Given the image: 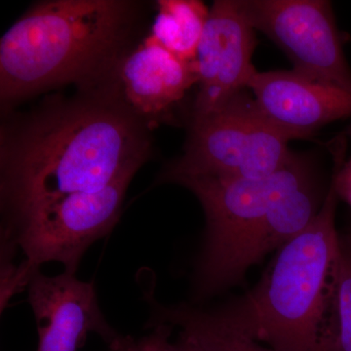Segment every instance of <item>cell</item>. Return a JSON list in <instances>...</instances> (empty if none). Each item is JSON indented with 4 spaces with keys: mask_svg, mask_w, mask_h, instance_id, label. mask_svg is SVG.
Masks as SVG:
<instances>
[{
    "mask_svg": "<svg viewBox=\"0 0 351 351\" xmlns=\"http://www.w3.org/2000/svg\"><path fill=\"white\" fill-rule=\"evenodd\" d=\"M83 91L2 130L1 202L11 223L63 196L101 191L151 154V126L114 82Z\"/></svg>",
    "mask_w": 351,
    "mask_h": 351,
    "instance_id": "cell-1",
    "label": "cell"
},
{
    "mask_svg": "<svg viewBox=\"0 0 351 351\" xmlns=\"http://www.w3.org/2000/svg\"><path fill=\"white\" fill-rule=\"evenodd\" d=\"M173 184L197 197L206 219L195 276L200 297L241 282L251 267L306 230L324 200L308 161L295 154L263 179L184 177Z\"/></svg>",
    "mask_w": 351,
    "mask_h": 351,
    "instance_id": "cell-2",
    "label": "cell"
},
{
    "mask_svg": "<svg viewBox=\"0 0 351 351\" xmlns=\"http://www.w3.org/2000/svg\"><path fill=\"white\" fill-rule=\"evenodd\" d=\"M135 8L127 0L32 6L0 40L1 107L69 83L84 90L112 83L127 53Z\"/></svg>",
    "mask_w": 351,
    "mask_h": 351,
    "instance_id": "cell-3",
    "label": "cell"
},
{
    "mask_svg": "<svg viewBox=\"0 0 351 351\" xmlns=\"http://www.w3.org/2000/svg\"><path fill=\"white\" fill-rule=\"evenodd\" d=\"M339 200L331 180L315 218L277 250L255 287L209 315L274 351H334Z\"/></svg>",
    "mask_w": 351,
    "mask_h": 351,
    "instance_id": "cell-4",
    "label": "cell"
},
{
    "mask_svg": "<svg viewBox=\"0 0 351 351\" xmlns=\"http://www.w3.org/2000/svg\"><path fill=\"white\" fill-rule=\"evenodd\" d=\"M247 90L219 112L191 120L184 156L164 171V182L184 177L263 179L288 162L293 154L288 144L294 137L272 123Z\"/></svg>",
    "mask_w": 351,
    "mask_h": 351,
    "instance_id": "cell-5",
    "label": "cell"
},
{
    "mask_svg": "<svg viewBox=\"0 0 351 351\" xmlns=\"http://www.w3.org/2000/svg\"><path fill=\"white\" fill-rule=\"evenodd\" d=\"M138 169L130 168L96 193H73L45 203L11 223L4 237L23 252L27 271L34 274L43 263L57 262L75 274L88 248L117 225Z\"/></svg>",
    "mask_w": 351,
    "mask_h": 351,
    "instance_id": "cell-6",
    "label": "cell"
},
{
    "mask_svg": "<svg viewBox=\"0 0 351 351\" xmlns=\"http://www.w3.org/2000/svg\"><path fill=\"white\" fill-rule=\"evenodd\" d=\"M244 17L280 48L293 71L351 92V69L326 0H237Z\"/></svg>",
    "mask_w": 351,
    "mask_h": 351,
    "instance_id": "cell-7",
    "label": "cell"
},
{
    "mask_svg": "<svg viewBox=\"0 0 351 351\" xmlns=\"http://www.w3.org/2000/svg\"><path fill=\"white\" fill-rule=\"evenodd\" d=\"M257 43L255 29L237 0L214 2L196 53L198 92L193 119L219 112L247 90L257 71L252 63Z\"/></svg>",
    "mask_w": 351,
    "mask_h": 351,
    "instance_id": "cell-8",
    "label": "cell"
},
{
    "mask_svg": "<svg viewBox=\"0 0 351 351\" xmlns=\"http://www.w3.org/2000/svg\"><path fill=\"white\" fill-rule=\"evenodd\" d=\"M27 290L38 326V351H78L89 332L110 346L120 338L101 313L93 283L66 271L48 276L38 270Z\"/></svg>",
    "mask_w": 351,
    "mask_h": 351,
    "instance_id": "cell-9",
    "label": "cell"
},
{
    "mask_svg": "<svg viewBox=\"0 0 351 351\" xmlns=\"http://www.w3.org/2000/svg\"><path fill=\"white\" fill-rule=\"evenodd\" d=\"M247 89L263 114L297 138L351 117V92L315 82L294 71H256Z\"/></svg>",
    "mask_w": 351,
    "mask_h": 351,
    "instance_id": "cell-10",
    "label": "cell"
},
{
    "mask_svg": "<svg viewBox=\"0 0 351 351\" xmlns=\"http://www.w3.org/2000/svg\"><path fill=\"white\" fill-rule=\"evenodd\" d=\"M113 82L127 106L152 126V119L179 103L189 88L197 84L198 76L195 61L176 56L149 36L124 55Z\"/></svg>",
    "mask_w": 351,
    "mask_h": 351,
    "instance_id": "cell-11",
    "label": "cell"
},
{
    "mask_svg": "<svg viewBox=\"0 0 351 351\" xmlns=\"http://www.w3.org/2000/svg\"><path fill=\"white\" fill-rule=\"evenodd\" d=\"M210 9L199 0H159L152 38L184 61H195Z\"/></svg>",
    "mask_w": 351,
    "mask_h": 351,
    "instance_id": "cell-12",
    "label": "cell"
},
{
    "mask_svg": "<svg viewBox=\"0 0 351 351\" xmlns=\"http://www.w3.org/2000/svg\"><path fill=\"white\" fill-rule=\"evenodd\" d=\"M152 323L181 328L206 351H274L228 329L215 321L206 309L184 306H164L152 300Z\"/></svg>",
    "mask_w": 351,
    "mask_h": 351,
    "instance_id": "cell-13",
    "label": "cell"
},
{
    "mask_svg": "<svg viewBox=\"0 0 351 351\" xmlns=\"http://www.w3.org/2000/svg\"><path fill=\"white\" fill-rule=\"evenodd\" d=\"M332 319L334 351H351V228L339 232Z\"/></svg>",
    "mask_w": 351,
    "mask_h": 351,
    "instance_id": "cell-14",
    "label": "cell"
},
{
    "mask_svg": "<svg viewBox=\"0 0 351 351\" xmlns=\"http://www.w3.org/2000/svg\"><path fill=\"white\" fill-rule=\"evenodd\" d=\"M334 149V168L332 182L339 199L345 201L351 208V158L345 161L346 144L343 138H339Z\"/></svg>",
    "mask_w": 351,
    "mask_h": 351,
    "instance_id": "cell-15",
    "label": "cell"
},
{
    "mask_svg": "<svg viewBox=\"0 0 351 351\" xmlns=\"http://www.w3.org/2000/svg\"><path fill=\"white\" fill-rule=\"evenodd\" d=\"M154 331L143 338L133 339L124 338V351H166L169 343V337L172 326L167 324L152 325Z\"/></svg>",
    "mask_w": 351,
    "mask_h": 351,
    "instance_id": "cell-16",
    "label": "cell"
},
{
    "mask_svg": "<svg viewBox=\"0 0 351 351\" xmlns=\"http://www.w3.org/2000/svg\"><path fill=\"white\" fill-rule=\"evenodd\" d=\"M166 351H206L202 346L198 345L193 339L186 335H180L179 339L175 343H168Z\"/></svg>",
    "mask_w": 351,
    "mask_h": 351,
    "instance_id": "cell-17",
    "label": "cell"
},
{
    "mask_svg": "<svg viewBox=\"0 0 351 351\" xmlns=\"http://www.w3.org/2000/svg\"><path fill=\"white\" fill-rule=\"evenodd\" d=\"M346 133H348V135L351 138V124L350 126L348 127V130H346Z\"/></svg>",
    "mask_w": 351,
    "mask_h": 351,
    "instance_id": "cell-18",
    "label": "cell"
}]
</instances>
